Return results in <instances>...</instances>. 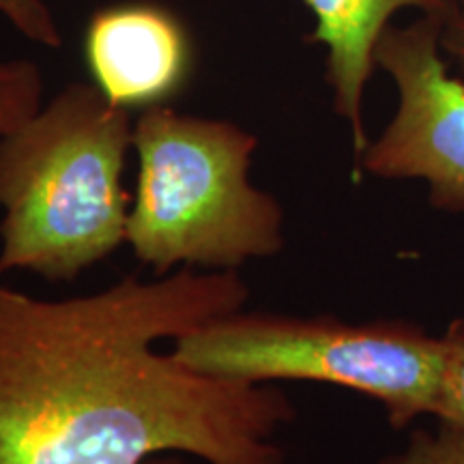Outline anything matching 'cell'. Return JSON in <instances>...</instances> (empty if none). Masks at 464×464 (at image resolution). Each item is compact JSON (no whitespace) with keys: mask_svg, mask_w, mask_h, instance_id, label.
Masks as SVG:
<instances>
[{"mask_svg":"<svg viewBox=\"0 0 464 464\" xmlns=\"http://www.w3.org/2000/svg\"><path fill=\"white\" fill-rule=\"evenodd\" d=\"M239 271L127 276L69 299L0 282V464H142L185 454L207 464H286L295 421L276 382L198 372L161 340L239 312Z\"/></svg>","mask_w":464,"mask_h":464,"instance_id":"1","label":"cell"},{"mask_svg":"<svg viewBox=\"0 0 464 464\" xmlns=\"http://www.w3.org/2000/svg\"><path fill=\"white\" fill-rule=\"evenodd\" d=\"M133 119L72 82L0 138V276L73 282L127 241L123 188Z\"/></svg>","mask_w":464,"mask_h":464,"instance_id":"2","label":"cell"},{"mask_svg":"<svg viewBox=\"0 0 464 464\" xmlns=\"http://www.w3.org/2000/svg\"><path fill=\"white\" fill-rule=\"evenodd\" d=\"M258 138L224 119L149 108L133 121L136 194L127 241L166 276L174 266L239 271L284 247V208L249 181Z\"/></svg>","mask_w":464,"mask_h":464,"instance_id":"3","label":"cell"},{"mask_svg":"<svg viewBox=\"0 0 464 464\" xmlns=\"http://www.w3.org/2000/svg\"><path fill=\"white\" fill-rule=\"evenodd\" d=\"M172 355L198 372L249 382L304 381L344 387L376 400L404 430L430 415L440 370V340L421 327L379 318L239 312L172 342Z\"/></svg>","mask_w":464,"mask_h":464,"instance_id":"4","label":"cell"},{"mask_svg":"<svg viewBox=\"0 0 464 464\" xmlns=\"http://www.w3.org/2000/svg\"><path fill=\"white\" fill-rule=\"evenodd\" d=\"M439 33L432 15L382 31L374 65L396 84L398 108L357 164L376 179L423 181L434 208L464 213V82L450 73Z\"/></svg>","mask_w":464,"mask_h":464,"instance_id":"5","label":"cell"},{"mask_svg":"<svg viewBox=\"0 0 464 464\" xmlns=\"http://www.w3.org/2000/svg\"><path fill=\"white\" fill-rule=\"evenodd\" d=\"M84 63L92 84L114 106L144 112L181 95L196 67L188 26L149 0L103 7L84 28Z\"/></svg>","mask_w":464,"mask_h":464,"instance_id":"6","label":"cell"},{"mask_svg":"<svg viewBox=\"0 0 464 464\" xmlns=\"http://www.w3.org/2000/svg\"><path fill=\"white\" fill-rule=\"evenodd\" d=\"M316 26L307 42L327 50L324 78L334 95V110L351 127L355 158L368 147L363 125L365 86L374 73V48L392 17L402 9L443 17L451 0H304Z\"/></svg>","mask_w":464,"mask_h":464,"instance_id":"7","label":"cell"},{"mask_svg":"<svg viewBox=\"0 0 464 464\" xmlns=\"http://www.w3.org/2000/svg\"><path fill=\"white\" fill-rule=\"evenodd\" d=\"M44 86L37 63L0 56V138L26 123L44 106Z\"/></svg>","mask_w":464,"mask_h":464,"instance_id":"8","label":"cell"},{"mask_svg":"<svg viewBox=\"0 0 464 464\" xmlns=\"http://www.w3.org/2000/svg\"><path fill=\"white\" fill-rule=\"evenodd\" d=\"M439 340L440 370L430 417L464 432V318L451 321Z\"/></svg>","mask_w":464,"mask_h":464,"instance_id":"9","label":"cell"},{"mask_svg":"<svg viewBox=\"0 0 464 464\" xmlns=\"http://www.w3.org/2000/svg\"><path fill=\"white\" fill-rule=\"evenodd\" d=\"M379 464H464V432L443 423L437 430L417 428L404 448L382 456Z\"/></svg>","mask_w":464,"mask_h":464,"instance_id":"10","label":"cell"},{"mask_svg":"<svg viewBox=\"0 0 464 464\" xmlns=\"http://www.w3.org/2000/svg\"><path fill=\"white\" fill-rule=\"evenodd\" d=\"M0 15L28 42L44 48H61L63 33L45 0H0Z\"/></svg>","mask_w":464,"mask_h":464,"instance_id":"11","label":"cell"},{"mask_svg":"<svg viewBox=\"0 0 464 464\" xmlns=\"http://www.w3.org/2000/svg\"><path fill=\"white\" fill-rule=\"evenodd\" d=\"M439 45L464 73V0H451L448 14L440 17Z\"/></svg>","mask_w":464,"mask_h":464,"instance_id":"12","label":"cell"},{"mask_svg":"<svg viewBox=\"0 0 464 464\" xmlns=\"http://www.w3.org/2000/svg\"><path fill=\"white\" fill-rule=\"evenodd\" d=\"M142 464H207L202 460H189V458H185V454H160V456H153L149 458L147 462Z\"/></svg>","mask_w":464,"mask_h":464,"instance_id":"13","label":"cell"}]
</instances>
